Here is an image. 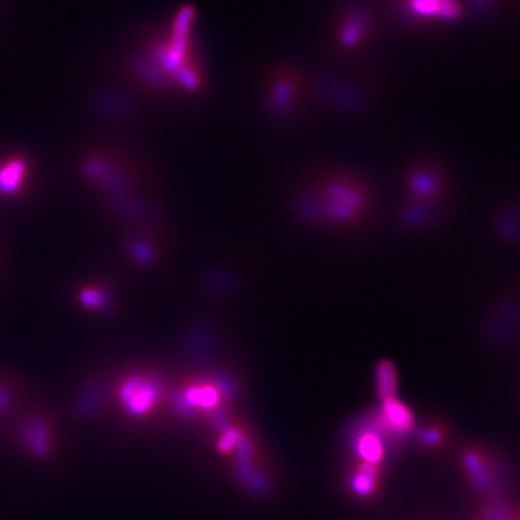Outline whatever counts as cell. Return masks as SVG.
<instances>
[{"label":"cell","instance_id":"cell-1","mask_svg":"<svg viewBox=\"0 0 520 520\" xmlns=\"http://www.w3.org/2000/svg\"><path fill=\"white\" fill-rule=\"evenodd\" d=\"M361 197L363 194L356 187L344 182H331L320 193L321 211L330 220H356L364 204Z\"/></svg>","mask_w":520,"mask_h":520},{"label":"cell","instance_id":"cell-2","mask_svg":"<svg viewBox=\"0 0 520 520\" xmlns=\"http://www.w3.org/2000/svg\"><path fill=\"white\" fill-rule=\"evenodd\" d=\"M156 387L149 382L140 379H130L120 390V398L127 411L135 415L146 414L156 400Z\"/></svg>","mask_w":520,"mask_h":520},{"label":"cell","instance_id":"cell-3","mask_svg":"<svg viewBox=\"0 0 520 520\" xmlns=\"http://www.w3.org/2000/svg\"><path fill=\"white\" fill-rule=\"evenodd\" d=\"M384 415L390 425L393 426L396 430H409L412 425V415L406 407L393 400V399H387L384 403Z\"/></svg>","mask_w":520,"mask_h":520},{"label":"cell","instance_id":"cell-4","mask_svg":"<svg viewBox=\"0 0 520 520\" xmlns=\"http://www.w3.org/2000/svg\"><path fill=\"white\" fill-rule=\"evenodd\" d=\"M380 442L376 437L367 435L360 441V453L367 462H376L380 458Z\"/></svg>","mask_w":520,"mask_h":520},{"label":"cell","instance_id":"cell-5","mask_svg":"<svg viewBox=\"0 0 520 520\" xmlns=\"http://www.w3.org/2000/svg\"><path fill=\"white\" fill-rule=\"evenodd\" d=\"M48 437H47V430L44 426H36L33 430V434L31 435V444H32V450L38 454L44 455L48 448Z\"/></svg>","mask_w":520,"mask_h":520},{"label":"cell","instance_id":"cell-6","mask_svg":"<svg viewBox=\"0 0 520 520\" xmlns=\"http://www.w3.org/2000/svg\"><path fill=\"white\" fill-rule=\"evenodd\" d=\"M21 171L22 170H21L19 165L9 166V168H6L2 172V177H0V184H2L3 187H6V188H13L15 184L17 182V179H19Z\"/></svg>","mask_w":520,"mask_h":520}]
</instances>
